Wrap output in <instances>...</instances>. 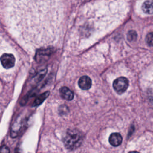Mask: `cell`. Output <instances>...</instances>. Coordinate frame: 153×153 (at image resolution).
<instances>
[{"label": "cell", "mask_w": 153, "mask_h": 153, "mask_svg": "<svg viewBox=\"0 0 153 153\" xmlns=\"http://www.w3.org/2000/svg\"><path fill=\"white\" fill-rule=\"evenodd\" d=\"M5 10L12 25L32 32L51 27L59 12L57 0H7Z\"/></svg>", "instance_id": "1"}, {"label": "cell", "mask_w": 153, "mask_h": 153, "mask_svg": "<svg viewBox=\"0 0 153 153\" xmlns=\"http://www.w3.org/2000/svg\"><path fill=\"white\" fill-rule=\"evenodd\" d=\"M82 140V134L77 130H69L65 137L64 143L66 148L73 150L80 146Z\"/></svg>", "instance_id": "2"}, {"label": "cell", "mask_w": 153, "mask_h": 153, "mask_svg": "<svg viewBox=\"0 0 153 153\" xmlns=\"http://www.w3.org/2000/svg\"><path fill=\"white\" fill-rule=\"evenodd\" d=\"M128 81L126 78L123 76L115 79L113 82V88L118 94L124 93L128 88Z\"/></svg>", "instance_id": "3"}, {"label": "cell", "mask_w": 153, "mask_h": 153, "mask_svg": "<svg viewBox=\"0 0 153 153\" xmlns=\"http://www.w3.org/2000/svg\"><path fill=\"white\" fill-rule=\"evenodd\" d=\"M1 62L3 67L9 69L14 66L15 57L11 54H4L1 57Z\"/></svg>", "instance_id": "4"}, {"label": "cell", "mask_w": 153, "mask_h": 153, "mask_svg": "<svg viewBox=\"0 0 153 153\" xmlns=\"http://www.w3.org/2000/svg\"><path fill=\"white\" fill-rule=\"evenodd\" d=\"M78 85L82 90H88L91 86V80L88 76H82L78 81Z\"/></svg>", "instance_id": "5"}, {"label": "cell", "mask_w": 153, "mask_h": 153, "mask_svg": "<svg viewBox=\"0 0 153 153\" xmlns=\"http://www.w3.org/2000/svg\"><path fill=\"white\" fill-rule=\"evenodd\" d=\"M123 140L121 135L118 133H114L111 134L109 137V142L110 144L114 146H119Z\"/></svg>", "instance_id": "6"}, {"label": "cell", "mask_w": 153, "mask_h": 153, "mask_svg": "<svg viewBox=\"0 0 153 153\" xmlns=\"http://www.w3.org/2000/svg\"><path fill=\"white\" fill-rule=\"evenodd\" d=\"M60 94L63 99L67 100H71L74 98V93L67 87H61L60 89Z\"/></svg>", "instance_id": "7"}, {"label": "cell", "mask_w": 153, "mask_h": 153, "mask_svg": "<svg viewBox=\"0 0 153 153\" xmlns=\"http://www.w3.org/2000/svg\"><path fill=\"white\" fill-rule=\"evenodd\" d=\"M142 10L146 14H153V0H146L142 6Z\"/></svg>", "instance_id": "8"}, {"label": "cell", "mask_w": 153, "mask_h": 153, "mask_svg": "<svg viewBox=\"0 0 153 153\" xmlns=\"http://www.w3.org/2000/svg\"><path fill=\"white\" fill-rule=\"evenodd\" d=\"M50 92L49 91H46L42 94H41L40 96H39L34 101L33 103V106H37L40 105L48 96Z\"/></svg>", "instance_id": "9"}, {"label": "cell", "mask_w": 153, "mask_h": 153, "mask_svg": "<svg viewBox=\"0 0 153 153\" xmlns=\"http://www.w3.org/2000/svg\"><path fill=\"white\" fill-rule=\"evenodd\" d=\"M136 38H137V33L134 30H131L128 32L127 39L129 41H130V42L134 41H136Z\"/></svg>", "instance_id": "10"}, {"label": "cell", "mask_w": 153, "mask_h": 153, "mask_svg": "<svg viewBox=\"0 0 153 153\" xmlns=\"http://www.w3.org/2000/svg\"><path fill=\"white\" fill-rule=\"evenodd\" d=\"M147 44L150 46H153V32L149 33L146 38Z\"/></svg>", "instance_id": "11"}, {"label": "cell", "mask_w": 153, "mask_h": 153, "mask_svg": "<svg viewBox=\"0 0 153 153\" xmlns=\"http://www.w3.org/2000/svg\"><path fill=\"white\" fill-rule=\"evenodd\" d=\"M10 152L9 148L5 145L0 148V152Z\"/></svg>", "instance_id": "12"}]
</instances>
